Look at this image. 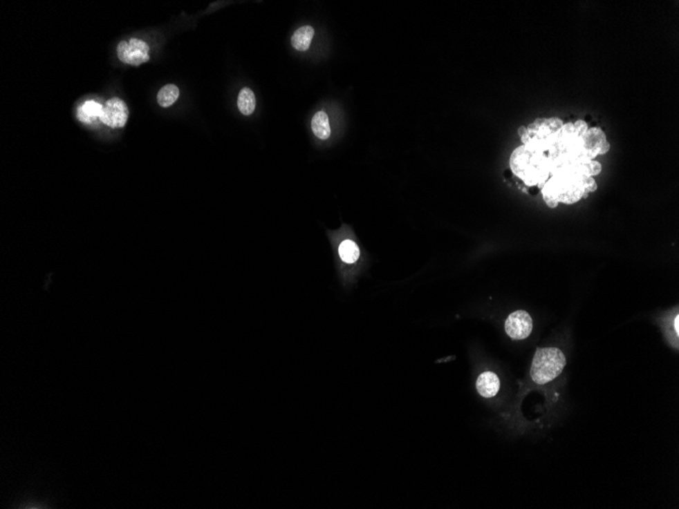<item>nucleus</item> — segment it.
Returning <instances> with one entry per match:
<instances>
[{"mask_svg": "<svg viewBox=\"0 0 679 509\" xmlns=\"http://www.w3.org/2000/svg\"><path fill=\"white\" fill-rule=\"evenodd\" d=\"M476 390L483 398H492L499 394L501 390V381L492 371H484L478 376Z\"/></svg>", "mask_w": 679, "mask_h": 509, "instance_id": "obj_9", "label": "nucleus"}, {"mask_svg": "<svg viewBox=\"0 0 679 509\" xmlns=\"http://www.w3.org/2000/svg\"><path fill=\"white\" fill-rule=\"evenodd\" d=\"M505 333L512 340H525L533 331V320L524 310L512 312L505 323Z\"/></svg>", "mask_w": 679, "mask_h": 509, "instance_id": "obj_8", "label": "nucleus"}, {"mask_svg": "<svg viewBox=\"0 0 679 509\" xmlns=\"http://www.w3.org/2000/svg\"><path fill=\"white\" fill-rule=\"evenodd\" d=\"M582 142H583L584 156L589 160H594L600 155L606 154L611 148L606 135L599 127L588 128Z\"/></svg>", "mask_w": 679, "mask_h": 509, "instance_id": "obj_7", "label": "nucleus"}, {"mask_svg": "<svg viewBox=\"0 0 679 509\" xmlns=\"http://www.w3.org/2000/svg\"><path fill=\"white\" fill-rule=\"evenodd\" d=\"M564 125L557 117L538 118L529 126L519 128V135L524 146L534 151L547 153L557 142L559 131Z\"/></svg>", "mask_w": 679, "mask_h": 509, "instance_id": "obj_3", "label": "nucleus"}, {"mask_svg": "<svg viewBox=\"0 0 679 509\" xmlns=\"http://www.w3.org/2000/svg\"><path fill=\"white\" fill-rule=\"evenodd\" d=\"M339 254L341 260L346 264H354L358 260L360 251L354 241L345 240L340 245Z\"/></svg>", "mask_w": 679, "mask_h": 509, "instance_id": "obj_15", "label": "nucleus"}, {"mask_svg": "<svg viewBox=\"0 0 679 509\" xmlns=\"http://www.w3.org/2000/svg\"><path fill=\"white\" fill-rule=\"evenodd\" d=\"M313 36H315L313 28L310 26H304V27L299 28L294 32L291 38L292 46L296 50L304 52V51L308 50L309 47H310Z\"/></svg>", "mask_w": 679, "mask_h": 509, "instance_id": "obj_10", "label": "nucleus"}, {"mask_svg": "<svg viewBox=\"0 0 679 509\" xmlns=\"http://www.w3.org/2000/svg\"><path fill=\"white\" fill-rule=\"evenodd\" d=\"M237 106L239 111L243 115L250 116L254 113L257 100H255L254 93L250 88H243L238 95Z\"/></svg>", "mask_w": 679, "mask_h": 509, "instance_id": "obj_13", "label": "nucleus"}, {"mask_svg": "<svg viewBox=\"0 0 679 509\" xmlns=\"http://www.w3.org/2000/svg\"><path fill=\"white\" fill-rule=\"evenodd\" d=\"M596 189L597 183L593 177L564 171L549 177L541 193L545 204L550 209H555L559 204H576L582 198H587Z\"/></svg>", "mask_w": 679, "mask_h": 509, "instance_id": "obj_1", "label": "nucleus"}, {"mask_svg": "<svg viewBox=\"0 0 679 509\" xmlns=\"http://www.w3.org/2000/svg\"><path fill=\"white\" fill-rule=\"evenodd\" d=\"M566 358L557 348H538L532 361V381L537 385H546L555 381L564 371Z\"/></svg>", "mask_w": 679, "mask_h": 509, "instance_id": "obj_4", "label": "nucleus"}, {"mask_svg": "<svg viewBox=\"0 0 679 509\" xmlns=\"http://www.w3.org/2000/svg\"><path fill=\"white\" fill-rule=\"evenodd\" d=\"M118 59L129 66H140L150 60V47L145 41L131 38L129 42L121 41L118 45Z\"/></svg>", "mask_w": 679, "mask_h": 509, "instance_id": "obj_5", "label": "nucleus"}, {"mask_svg": "<svg viewBox=\"0 0 679 509\" xmlns=\"http://www.w3.org/2000/svg\"><path fill=\"white\" fill-rule=\"evenodd\" d=\"M510 166L512 173L527 186L537 185L542 189L550 177V165L546 153L531 150L524 144L512 152Z\"/></svg>", "mask_w": 679, "mask_h": 509, "instance_id": "obj_2", "label": "nucleus"}, {"mask_svg": "<svg viewBox=\"0 0 679 509\" xmlns=\"http://www.w3.org/2000/svg\"><path fill=\"white\" fill-rule=\"evenodd\" d=\"M178 97L179 88H177V86L173 85V84H169V85L164 86V87L159 90V93H158V104L163 108L170 107L171 105H173L175 102H176Z\"/></svg>", "mask_w": 679, "mask_h": 509, "instance_id": "obj_14", "label": "nucleus"}, {"mask_svg": "<svg viewBox=\"0 0 679 509\" xmlns=\"http://www.w3.org/2000/svg\"><path fill=\"white\" fill-rule=\"evenodd\" d=\"M129 111L124 101L112 98L103 106L100 120L111 128H122L129 120Z\"/></svg>", "mask_w": 679, "mask_h": 509, "instance_id": "obj_6", "label": "nucleus"}, {"mask_svg": "<svg viewBox=\"0 0 679 509\" xmlns=\"http://www.w3.org/2000/svg\"><path fill=\"white\" fill-rule=\"evenodd\" d=\"M103 106L95 101H86L77 110V118L84 123H93L100 118Z\"/></svg>", "mask_w": 679, "mask_h": 509, "instance_id": "obj_12", "label": "nucleus"}, {"mask_svg": "<svg viewBox=\"0 0 679 509\" xmlns=\"http://www.w3.org/2000/svg\"><path fill=\"white\" fill-rule=\"evenodd\" d=\"M674 329H676V333L678 336V334H679V316H676V319H674Z\"/></svg>", "mask_w": 679, "mask_h": 509, "instance_id": "obj_16", "label": "nucleus"}, {"mask_svg": "<svg viewBox=\"0 0 679 509\" xmlns=\"http://www.w3.org/2000/svg\"><path fill=\"white\" fill-rule=\"evenodd\" d=\"M311 128L315 137L323 141L328 140L331 135V125L328 114L324 111L315 113L311 120Z\"/></svg>", "mask_w": 679, "mask_h": 509, "instance_id": "obj_11", "label": "nucleus"}]
</instances>
